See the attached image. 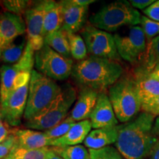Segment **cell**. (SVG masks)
<instances>
[{
	"label": "cell",
	"mask_w": 159,
	"mask_h": 159,
	"mask_svg": "<svg viewBox=\"0 0 159 159\" xmlns=\"http://www.w3.org/2000/svg\"><path fill=\"white\" fill-rule=\"evenodd\" d=\"M108 97L118 121L132 120L142 109L136 83L130 77H123L109 88Z\"/></svg>",
	"instance_id": "cell-4"
},
{
	"label": "cell",
	"mask_w": 159,
	"mask_h": 159,
	"mask_svg": "<svg viewBox=\"0 0 159 159\" xmlns=\"http://www.w3.org/2000/svg\"><path fill=\"white\" fill-rule=\"evenodd\" d=\"M49 159H63L61 157H60L59 156H57V155L55 153V152L53 151L52 154L51 155V156L49 157Z\"/></svg>",
	"instance_id": "cell-41"
},
{
	"label": "cell",
	"mask_w": 159,
	"mask_h": 159,
	"mask_svg": "<svg viewBox=\"0 0 159 159\" xmlns=\"http://www.w3.org/2000/svg\"><path fill=\"white\" fill-rule=\"evenodd\" d=\"M2 122H3V119H2V116L1 113H0V125L2 123Z\"/></svg>",
	"instance_id": "cell-42"
},
{
	"label": "cell",
	"mask_w": 159,
	"mask_h": 159,
	"mask_svg": "<svg viewBox=\"0 0 159 159\" xmlns=\"http://www.w3.org/2000/svg\"><path fill=\"white\" fill-rule=\"evenodd\" d=\"M142 15L129 2L116 1L105 5L90 18L91 25L106 32L116 31L124 26L140 25Z\"/></svg>",
	"instance_id": "cell-3"
},
{
	"label": "cell",
	"mask_w": 159,
	"mask_h": 159,
	"mask_svg": "<svg viewBox=\"0 0 159 159\" xmlns=\"http://www.w3.org/2000/svg\"><path fill=\"white\" fill-rule=\"evenodd\" d=\"M91 128L92 125L90 119L77 122L64 136L52 141L51 146L63 147L80 144L81 143L84 142L87 136L91 131Z\"/></svg>",
	"instance_id": "cell-18"
},
{
	"label": "cell",
	"mask_w": 159,
	"mask_h": 159,
	"mask_svg": "<svg viewBox=\"0 0 159 159\" xmlns=\"http://www.w3.org/2000/svg\"><path fill=\"white\" fill-rule=\"evenodd\" d=\"M119 57L134 64L144 57L147 39L140 26H131L125 35H114Z\"/></svg>",
	"instance_id": "cell-11"
},
{
	"label": "cell",
	"mask_w": 159,
	"mask_h": 159,
	"mask_svg": "<svg viewBox=\"0 0 159 159\" xmlns=\"http://www.w3.org/2000/svg\"><path fill=\"white\" fill-rule=\"evenodd\" d=\"M99 92L89 88H82L69 116L75 122L89 119L96 105Z\"/></svg>",
	"instance_id": "cell-16"
},
{
	"label": "cell",
	"mask_w": 159,
	"mask_h": 159,
	"mask_svg": "<svg viewBox=\"0 0 159 159\" xmlns=\"http://www.w3.org/2000/svg\"><path fill=\"white\" fill-rule=\"evenodd\" d=\"M52 150L63 159H90L89 150L83 145L52 147Z\"/></svg>",
	"instance_id": "cell-25"
},
{
	"label": "cell",
	"mask_w": 159,
	"mask_h": 159,
	"mask_svg": "<svg viewBox=\"0 0 159 159\" xmlns=\"http://www.w3.org/2000/svg\"><path fill=\"white\" fill-rule=\"evenodd\" d=\"M32 71H25L20 75L9 96L0 104L3 121L13 128L21 124V118L25 115Z\"/></svg>",
	"instance_id": "cell-7"
},
{
	"label": "cell",
	"mask_w": 159,
	"mask_h": 159,
	"mask_svg": "<svg viewBox=\"0 0 159 159\" xmlns=\"http://www.w3.org/2000/svg\"><path fill=\"white\" fill-rule=\"evenodd\" d=\"M63 8L62 28L71 33H76L83 27L89 7L81 6L75 0L61 1Z\"/></svg>",
	"instance_id": "cell-15"
},
{
	"label": "cell",
	"mask_w": 159,
	"mask_h": 159,
	"mask_svg": "<svg viewBox=\"0 0 159 159\" xmlns=\"http://www.w3.org/2000/svg\"><path fill=\"white\" fill-rule=\"evenodd\" d=\"M11 126H10L5 121H3L2 123L0 125V143L5 141L10 135L13 134L14 128L11 129Z\"/></svg>",
	"instance_id": "cell-35"
},
{
	"label": "cell",
	"mask_w": 159,
	"mask_h": 159,
	"mask_svg": "<svg viewBox=\"0 0 159 159\" xmlns=\"http://www.w3.org/2000/svg\"><path fill=\"white\" fill-rule=\"evenodd\" d=\"M143 60V70L141 71L148 75L150 74L159 63V35L147 43Z\"/></svg>",
	"instance_id": "cell-24"
},
{
	"label": "cell",
	"mask_w": 159,
	"mask_h": 159,
	"mask_svg": "<svg viewBox=\"0 0 159 159\" xmlns=\"http://www.w3.org/2000/svg\"><path fill=\"white\" fill-rule=\"evenodd\" d=\"M13 134L16 138V148L35 150L51 146L52 141L41 131L14 128Z\"/></svg>",
	"instance_id": "cell-17"
},
{
	"label": "cell",
	"mask_w": 159,
	"mask_h": 159,
	"mask_svg": "<svg viewBox=\"0 0 159 159\" xmlns=\"http://www.w3.org/2000/svg\"><path fill=\"white\" fill-rule=\"evenodd\" d=\"M34 2L29 0H3L0 1V5L5 9L6 12L20 16L25 14Z\"/></svg>",
	"instance_id": "cell-28"
},
{
	"label": "cell",
	"mask_w": 159,
	"mask_h": 159,
	"mask_svg": "<svg viewBox=\"0 0 159 159\" xmlns=\"http://www.w3.org/2000/svg\"><path fill=\"white\" fill-rule=\"evenodd\" d=\"M140 25L146 37L147 42L159 35V21H154L146 16L142 15Z\"/></svg>",
	"instance_id": "cell-30"
},
{
	"label": "cell",
	"mask_w": 159,
	"mask_h": 159,
	"mask_svg": "<svg viewBox=\"0 0 159 159\" xmlns=\"http://www.w3.org/2000/svg\"><path fill=\"white\" fill-rule=\"evenodd\" d=\"M53 2L52 0L34 2L25 14L27 41L35 52L40 50L44 45L43 35L44 19Z\"/></svg>",
	"instance_id": "cell-12"
},
{
	"label": "cell",
	"mask_w": 159,
	"mask_h": 159,
	"mask_svg": "<svg viewBox=\"0 0 159 159\" xmlns=\"http://www.w3.org/2000/svg\"><path fill=\"white\" fill-rule=\"evenodd\" d=\"M90 159H123L122 155L114 148L111 146L92 150L89 149Z\"/></svg>",
	"instance_id": "cell-31"
},
{
	"label": "cell",
	"mask_w": 159,
	"mask_h": 159,
	"mask_svg": "<svg viewBox=\"0 0 159 159\" xmlns=\"http://www.w3.org/2000/svg\"><path fill=\"white\" fill-rule=\"evenodd\" d=\"M75 123L76 122L74 119H71V117L69 115L66 118L63 119L62 122L58 123L53 128L43 131V133L47 136V138L50 139L51 141L55 140V139H59L64 136Z\"/></svg>",
	"instance_id": "cell-29"
},
{
	"label": "cell",
	"mask_w": 159,
	"mask_h": 159,
	"mask_svg": "<svg viewBox=\"0 0 159 159\" xmlns=\"http://www.w3.org/2000/svg\"><path fill=\"white\" fill-rule=\"evenodd\" d=\"M94 129L111 128L118 125V119L108 95L101 92L99 94L95 107L90 116Z\"/></svg>",
	"instance_id": "cell-14"
},
{
	"label": "cell",
	"mask_w": 159,
	"mask_h": 159,
	"mask_svg": "<svg viewBox=\"0 0 159 159\" xmlns=\"http://www.w3.org/2000/svg\"><path fill=\"white\" fill-rule=\"evenodd\" d=\"M122 73V66L116 61L90 56L74 65L71 76L82 88L101 93L115 84Z\"/></svg>",
	"instance_id": "cell-2"
},
{
	"label": "cell",
	"mask_w": 159,
	"mask_h": 159,
	"mask_svg": "<svg viewBox=\"0 0 159 159\" xmlns=\"http://www.w3.org/2000/svg\"><path fill=\"white\" fill-rule=\"evenodd\" d=\"M129 2L134 8L144 11L152 3H154L155 1L154 0H130V1H129Z\"/></svg>",
	"instance_id": "cell-36"
},
{
	"label": "cell",
	"mask_w": 159,
	"mask_h": 159,
	"mask_svg": "<svg viewBox=\"0 0 159 159\" xmlns=\"http://www.w3.org/2000/svg\"><path fill=\"white\" fill-rule=\"evenodd\" d=\"M63 24V8L62 2H53L47 11L43 24V37L55 33L62 28Z\"/></svg>",
	"instance_id": "cell-21"
},
{
	"label": "cell",
	"mask_w": 159,
	"mask_h": 159,
	"mask_svg": "<svg viewBox=\"0 0 159 159\" xmlns=\"http://www.w3.org/2000/svg\"><path fill=\"white\" fill-rule=\"evenodd\" d=\"M81 36L84 40L88 52L91 56L116 61L119 55L115 43L114 35L91 25L83 27Z\"/></svg>",
	"instance_id": "cell-9"
},
{
	"label": "cell",
	"mask_w": 159,
	"mask_h": 159,
	"mask_svg": "<svg viewBox=\"0 0 159 159\" xmlns=\"http://www.w3.org/2000/svg\"><path fill=\"white\" fill-rule=\"evenodd\" d=\"M77 91L70 85L66 86L54 100L30 120L25 122V127L35 130H47L62 122L69 116L71 106L76 101Z\"/></svg>",
	"instance_id": "cell-6"
},
{
	"label": "cell",
	"mask_w": 159,
	"mask_h": 159,
	"mask_svg": "<svg viewBox=\"0 0 159 159\" xmlns=\"http://www.w3.org/2000/svg\"><path fill=\"white\" fill-rule=\"evenodd\" d=\"M67 33H68L69 47H70L71 57L78 61L86 58L88 50L82 36L77 35V33H71L69 32Z\"/></svg>",
	"instance_id": "cell-26"
},
{
	"label": "cell",
	"mask_w": 159,
	"mask_h": 159,
	"mask_svg": "<svg viewBox=\"0 0 159 159\" xmlns=\"http://www.w3.org/2000/svg\"><path fill=\"white\" fill-rule=\"evenodd\" d=\"M155 116L142 112L122 125H118L115 145L125 159H145L158 139L153 133Z\"/></svg>",
	"instance_id": "cell-1"
},
{
	"label": "cell",
	"mask_w": 159,
	"mask_h": 159,
	"mask_svg": "<svg viewBox=\"0 0 159 159\" xmlns=\"http://www.w3.org/2000/svg\"><path fill=\"white\" fill-rule=\"evenodd\" d=\"M141 110L143 112L148 113V114L153 115L155 116L159 115V97L152 99V101L147 103V104L142 105Z\"/></svg>",
	"instance_id": "cell-33"
},
{
	"label": "cell",
	"mask_w": 159,
	"mask_h": 159,
	"mask_svg": "<svg viewBox=\"0 0 159 159\" xmlns=\"http://www.w3.org/2000/svg\"><path fill=\"white\" fill-rule=\"evenodd\" d=\"M55 80L33 69L30 80L28 97L24 118L29 121L44 110L62 91Z\"/></svg>",
	"instance_id": "cell-5"
},
{
	"label": "cell",
	"mask_w": 159,
	"mask_h": 159,
	"mask_svg": "<svg viewBox=\"0 0 159 159\" xmlns=\"http://www.w3.org/2000/svg\"><path fill=\"white\" fill-rule=\"evenodd\" d=\"M27 43L24 39L19 43H13L7 47L2 53L0 61L6 63V65H11L17 63L22 57Z\"/></svg>",
	"instance_id": "cell-27"
},
{
	"label": "cell",
	"mask_w": 159,
	"mask_h": 159,
	"mask_svg": "<svg viewBox=\"0 0 159 159\" xmlns=\"http://www.w3.org/2000/svg\"><path fill=\"white\" fill-rule=\"evenodd\" d=\"M34 65L35 51L27 41L21 59L14 64L3 65L0 68V104L9 96L20 75L25 71H33Z\"/></svg>",
	"instance_id": "cell-10"
},
{
	"label": "cell",
	"mask_w": 159,
	"mask_h": 159,
	"mask_svg": "<svg viewBox=\"0 0 159 159\" xmlns=\"http://www.w3.org/2000/svg\"><path fill=\"white\" fill-rule=\"evenodd\" d=\"M78 5L81 6H85V7H89L91 4L95 2L96 1L94 0H75Z\"/></svg>",
	"instance_id": "cell-39"
},
{
	"label": "cell",
	"mask_w": 159,
	"mask_h": 159,
	"mask_svg": "<svg viewBox=\"0 0 159 159\" xmlns=\"http://www.w3.org/2000/svg\"><path fill=\"white\" fill-rule=\"evenodd\" d=\"M148 77H150V78L159 81V63H158L156 66V67L153 69L150 74H148Z\"/></svg>",
	"instance_id": "cell-38"
},
{
	"label": "cell",
	"mask_w": 159,
	"mask_h": 159,
	"mask_svg": "<svg viewBox=\"0 0 159 159\" xmlns=\"http://www.w3.org/2000/svg\"><path fill=\"white\" fill-rule=\"evenodd\" d=\"M149 157H150V159H159V140L155 144Z\"/></svg>",
	"instance_id": "cell-37"
},
{
	"label": "cell",
	"mask_w": 159,
	"mask_h": 159,
	"mask_svg": "<svg viewBox=\"0 0 159 159\" xmlns=\"http://www.w3.org/2000/svg\"><path fill=\"white\" fill-rule=\"evenodd\" d=\"M35 70L53 80H63L71 75L74 61L53 50L47 44L35 52Z\"/></svg>",
	"instance_id": "cell-8"
},
{
	"label": "cell",
	"mask_w": 159,
	"mask_h": 159,
	"mask_svg": "<svg viewBox=\"0 0 159 159\" xmlns=\"http://www.w3.org/2000/svg\"><path fill=\"white\" fill-rule=\"evenodd\" d=\"M26 32L25 21L20 16L9 12L0 14V57L10 45L14 43L18 37Z\"/></svg>",
	"instance_id": "cell-13"
},
{
	"label": "cell",
	"mask_w": 159,
	"mask_h": 159,
	"mask_svg": "<svg viewBox=\"0 0 159 159\" xmlns=\"http://www.w3.org/2000/svg\"><path fill=\"white\" fill-rule=\"evenodd\" d=\"M136 83L138 94L142 105L147 104L159 97V81L148 77L142 71L136 74L134 78Z\"/></svg>",
	"instance_id": "cell-20"
},
{
	"label": "cell",
	"mask_w": 159,
	"mask_h": 159,
	"mask_svg": "<svg viewBox=\"0 0 159 159\" xmlns=\"http://www.w3.org/2000/svg\"><path fill=\"white\" fill-rule=\"evenodd\" d=\"M16 145V138L12 134L3 142L0 143V159L5 158Z\"/></svg>",
	"instance_id": "cell-32"
},
{
	"label": "cell",
	"mask_w": 159,
	"mask_h": 159,
	"mask_svg": "<svg viewBox=\"0 0 159 159\" xmlns=\"http://www.w3.org/2000/svg\"><path fill=\"white\" fill-rule=\"evenodd\" d=\"M143 13L150 19L159 21V0L155 1V2L149 6L148 8L144 10Z\"/></svg>",
	"instance_id": "cell-34"
},
{
	"label": "cell",
	"mask_w": 159,
	"mask_h": 159,
	"mask_svg": "<svg viewBox=\"0 0 159 159\" xmlns=\"http://www.w3.org/2000/svg\"><path fill=\"white\" fill-rule=\"evenodd\" d=\"M153 133L157 137H159V116L155 120L153 125Z\"/></svg>",
	"instance_id": "cell-40"
},
{
	"label": "cell",
	"mask_w": 159,
	"mask_h": 159,
	"mask_svg": "<svg viewBox=\"0 0 159 159\" xmlns=\"http://www.w3.org/2000/svg\"><path fill=\"white\" fill-rule=\"evenodd\" d=\"M118 137V125L111 128L94 129L89 133L84 141L85 148L98 150L115 144Z\"/></svg>",
	"instance_id": "cell-19"
},
{
	"label": "cell",
	"mask_w": 159,
	"mask_h": 159,
	"mask_svg": "<svg viewBox=\"0 0 159 159\" xmlns=\"http://www.w3.org/2000/svg\"><path fill=\"white\" fill-rule=\"evenodd\" d=\"M52 152V149L49 147L35 150L15 147L11 153L4 159H49Z\"/></svg>",
	"instance_id": "cell-23"
},
{
	"label": "cell",
	"mask_w": 159,
	"mask_h": 159,
	"mask_svg": "<svg viewBox=\"0 0 159 159\" xmlns=\"http://www.w3.org/2000/svg\"><path fill=\"white\" fill-rule=\"evenodd\" d=\"M44 44L53 50L67 57H71L68 33L63 28L44 38Z\"/></svg>",
	"instance_id": "cell-22"
}]
</instances>
